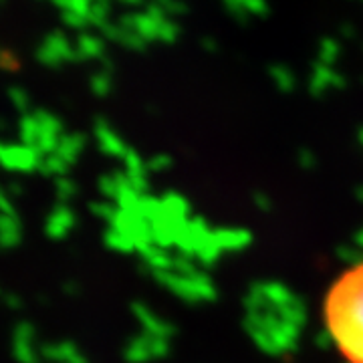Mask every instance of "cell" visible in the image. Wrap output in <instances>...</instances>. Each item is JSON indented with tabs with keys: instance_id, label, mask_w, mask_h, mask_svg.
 <instances>
[{
	"instance_id": "obj_2",
	"label": "cell",
	"mask_w": 363,
	"mask_h": 363,
	"mask_svg": "<svg viewBox=\"0 0 363 363\" xmlns=\"http://www.w3.org/2000/svg\"><path fill=\"white\" fill-rule=\"evenodd\" d=\"M39 55L47 65H57L69 55V43L63 37H59V35L49 37L43 43V49H40Z\"/></svg>"
},
{
	"instance_id": "obj_1",
	"label": "cell",
	"mask_w": 363,
	"mask_h": 363,
	"mask_svg": "<svg viewBox=\"0 0 363 363\" xmlns=\"http://www.w3.org/2000/svg\"><path fill=\"white\" fill-rule=\"evenodd\" d=\"M323 325L345 363H363V260L347 267L327 289Z\"/></svg>"
}]
</instances>
